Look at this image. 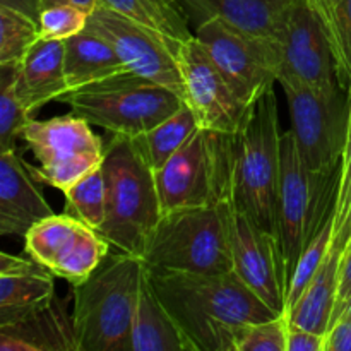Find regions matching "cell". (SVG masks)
<instances>
[{"mask_svg": "<svg viewBox=\"0 0 351 351\" xmlns=\"http://www.w3.org/2000/svg\"><path fill=\"white\" fill-rule=\"evenodd\" d=\"M351 237V225H346L339 232H335L332 243L326 256L324 263L319 267L315 276L305 288L297 304L287 312L288 321L308 331L324 335L331 326L338 302L339 278H341V264L345 257Z\"/></svg>", "mask_w": 351, "mask_h": 351, "instance_id": "44dd1931", "label": "cell"}, {"mask_svg": "<svg viewBox=\"0 0 351 351\" xmlns=\"http://www.w3.org/2000/svg\"><path fill=\"white\" fill-rule=\"evenodd\" d=\"M58 101L72 113L110 134L136 137L173 115L184 98L146 77L127 72L105 82L67 93Z\"/></svg>", "mask_w": 351, "mask_h": 351, "instance_id": "ba28073f", "label": "cell"}, {"mask_svg": "<svg viewBox=\"0 0 351 351\" xmlns=\"http://www.w3.org/2000/svg\"><path fill=\"white\" fill-rule=\"evenodd\" d=\"M88 27L112 45L134 74L158 82L184 98V82L177 62L180 43L103 5L93 10Z\"/></svg>", "mask_w": 351, "mask_h": 351, "instance_id": "5bb4252c", "label": "cell"}, {"mask_svg": "<svg viewBox=\"0 0 351 351\" xmlns=\"http://www.w3.org/2000/svg\"><path fill=\"white\" fill-rule=\"evenodd\" d=\"M339 317H351V295L348 298H346L345 300V304L341 305V307L338 308V311L335 312V315H332V321H331V324L335 321H338ZM329 328H331V326H329Z\"/></svg>", "mask_w": 351, "mask_h": 351, "instance_id": "ab89813d", "label": "cell"}, {"mask_svg": "<svg viewBox=\"0 0 351 351\" xmlns=\"http://www.w3.org/2000/svg\"><path fill=\"white\" fill-rule=\"evenodd\" d=\"M233 202L264 230H274L281 167V134L274 88L254 101L249 120L233 136Z\"/></svg>", "mask_w": 351, "mask_h": 351, "instance_id": "8992f818", "label": "cell"}, {"mask_svg": "<svg viewBox=\"0 0 351 351\" xmlns=\"http://www.w3.org/2000/svg\"><path fill=\"white\" fill-rule=\"evenodd\" d=\"M55 215L23 160V149L0 153V235L23 237Z\"/></svg>", "mask_w": 351, "mask_h": 351, "instance_id": "e0dca14e", "label": "cell"}, {"mask_svg": "<svg viewBox=\"0 0 351 351\" xmlns=\"http://www.w3.org/2000/svg\"><path fill=\"white\" fill-rule=\"evenodd\" d=\"M173 2H178V0H173Z\"/></svg>", "mask_w": 351, "mask_h": 351, "instance_id": "60d3db41", "label": "cell"}, {"mask_svg": "<svg viewBox=\"0 0 351 351\" xmlns=\"http://www.w3.org/2000/svg\"><path fill=\"white\" fill-rule=\"evenodd\" d=\"M0 7L16 10L38 23L43 10V0H0Z\"/></svg>", "mask_w": 351, "mask_h": 351, "instance_id": "8d00e7d4", "label": "cell"}, {"mask_svg": "<svg viewBox=\"0 0 351 351\" xmlns=\"http://www.w3.org/2000/svg\"><path fill=\"white\" fill-rule=\"evenodd\" d=\"M324 351H351V317H339L324 338Z\"/></svg>", "mask_w": 351, "mask_h": 351, "instance_id": "d590c367", "label": "cell"}, {"mask_svg": "<svg viewBox=\"0 0 351 351\" xmlns=\"http://www.w3.org/2000/svg\"><path fill=\"white\" fill-rule=\"evenodd\" d=\"M350 243H351V237H350Z\"/></svg>", "mask_w": 351, "mask_h": 351, "instance_id": "b9f144b4", "label": "cell"}, {"mask_svg": "<svg viewBox=\"0 0 351 351\" xmlns=\"http://www.w3.org/2000/svg\"><path fill=\"white\" fill-rule=\"evenodd\" d=\"M233 273L278 315L287 314L288 271L276 233L233 209Z\"/></svg>", "mask_w": 351, "mask_h": 351, "instance_id": "9a60e30c", "label": "cell"}, {"mask_svg": "<svg viewBox=\"0 0 351 351\" xmlns=\"http://www.w3.org/2000/svg\"><path fill=\"white\" fill-rule=\"evenodd\" d=\"M17 65H0V153L16 149L33 115L16 91Z\"/></svg>", "mask_w": 351, "mask_h": 351, "instance_id": "f1b7e54d", "label": "cell"}, {"mask_svg": "<svg viewBox=\"0 0 351 351\" xmlns=\"http://www.w3.org/2000/svg\"><path fill=\"white\" fill-rule=\"evenodd\" d=\"M291 113V132L300 156L312 170L329 171L343 165L348 136L350 95L341 84L314 88L295 75H278Z\"/></svg>", "mask_w": 351, "mask_h": 351, "instance_id": "9c48e42d", "label": "cell"}, {"mask_svg": "<svg viewBox=\"0 0 351 351\" xmlns=\"http://www.w3.org/2000/svg\"><path fill=\"white\" fill-rule=\"evenodd\" d=\"M194 34L247 105H254L278 82L280 43L249 36L218 17L199 24Z\"/></svg>", "mask_w": 351, "mask_h": 351, "instance_id": "8fae6325", "label": "cell"}, {"mask_svg": "<svg viewBox=\"0 0 351 351\" xmlns=\"http://www.w3.org/2000/svg\"><path fill=\"white\" fill-rule=\"evenodd\" d=\"M146 264L132 254H108L84 281L72 285L79 351H130V329Z\"/></svg>", "mask_w": 351, "mask_h": 351, "instance_id": "7a4b0ae2", "label": "cell"}, {"mask_svg": "<svg viewBox=\"0 0 351 351\" xmlns=\"http://www.w3.org/2000/svg\"><path fill=\"white\" fill-rule=\"evenodd\" d=\"M64 195L65 215L95 230L101 228L106 218V182L103 165L79 178Z\"/></svg>", "mask_w": 351, "mask_h": 351, "instance_id": "83f0119b", "label": "cell"}, {"mask_svg": "<svg viewBox=\"0 0 351 351\" xmlns=\"http://www.w3.org/2000/svg\"><path fill=\"white\" fill-rule=\"evenodd\" d=\"M283 72L314 88L339 84L329 41L307 0L291 2L281 40L280 74Z\"/></svg>", "mask_w": 351, "mask_h": 351, "instance_id": "2e32d148", "label": "cell"}, {"mask_svg": "<svg viewBox=\"0 0 351 351\" xmlns=\"http://www.w3.org/2000/svg\"><path fill=\"white\" fill-rule=\"evenodd\" d=\"M64 45L67 93L88 89L117 75L132 72L117 55L112 45L89 27L65 40Z\"/></svg>", "mask_w": 351, "mask_h": 351, "instance_id": "603a6c76", "label": "cell"}, {"mask_svg": "<svg viewBox=\"0 0 351 351\" xmlns=\"http://www.w3.org/2000/svg\"><path fill=\"white\" fill-rule=\"evenodd\" d=\"M130 351H194L146 274L130 329Z\"/></svg>", "mask_w": 351, "mask_h": 351, "instance_id": "cb8c5ba5", "label": "cell"}, {"mask_svg": "<svg viewBox=\"0 0 351 351\" xmlns=\"http://www.w3.org/2000/svg\"><path fill=\"white\" fill-rule=\"evenodd\" d=\"M288 315H276L249 324L237 341L235 351H287Z\"/></svg>", "mask_w": 351, "mask_h": 351, "instance_id": "d6a6232c", "label": "cell"}, {"mask_svg": "<svg viewBox=\"0 0 351 351\" xmlns=\"http://www.w3.org/2000/svg\"><path fill=\"white\" fill-rule=\"evenodd\" d=\"M341 167L329 171L312 170L300 156L291 130L281 134V167L276 194L274 230L291 276L305 247L312 242L338 201ZM290 281V280H288Z\"/></svg>", "mask_w": 351, "mask_h": 351, "instance_id": "5b68a950", "label": "cell"}, {"mask_svg": "<svg viewBox=\"0 0 351 351\" xmlns=\"http://www.w3.org/2000/svg\"><path fill=\"white\" fill-rule=\"evenodd\" d=\"M21 139L40 161V167L27 163L31 175L40 184L62 192L101 167L105 160L101 137L93 132L91 123L72 112L48 120L31 119Z\"/></svg>", "mask_w": 351, "mask_h": 351, "instance_id": "30bf717a", "label": "cell"}, {"mask_svg": "<svg viewBox=\"0 0 351 351\" xmlns=\"http://www.w3.org/2000/svg\"><path fill=\"white\" fill-rule=\"evenodd\" d=\"M233 199L163 213L143 261L149 269L177 273H230Z\"/></svg>", "mask_w": 351, "mask_h": 351, "instance_id": "277c9868", "label": "cell"}, {"mask_svg": "<svg viewBox=\"0 0 351 351\" xmlns=\"http://www.w3.org/2000/svg\"><path fill=\"white\" fill-rule=\"evenodd\" d=\"M0 351H79L65 302L55 295L43 308L0 326Z\"/></svg>", "mask_w": 351, "mask_h": 351, "instance_id": "ffe728a7", "label": "cell"}, {"mask_svg": "<svg viewBox=\"0 0 351 351\" xmlns=\"http://www.w3.org/2000/svg\"><path fill=\"white\" fill-rule=\"evenodd\" d=\"M60 3H71V5L81 7L86 12L91 14L99 5V0H43V9L51 5H60Z\"/></svg>", "mask_w": 351, "mask_h": 351, "instance_id": "f35d334b", "label": "cell"}, {"mask_svg": "<svg viewBox=\"0 0 351 351\" xmlns=\"http://www.w3.org/2000/svg\"><path fill=\"white\" fill-rule=\"evenodd\" d=\"M99 5L136 21L175 43L194 38L187 14L173 0H99Z\"/></svg>", "mask_w": 351, "mask_h": 351, "instance_id": "d4e9b609", "label": "cell"}, {"mask_svg": "<svg viewBox=\"0 0 351 351\" xmlns=\"http://www.w3.org/2000/svg\"><path fill=\"white\" fill-rule=\"evenodd\" d=\"M177 62L184 82V101L194 112L201 129L235 136L249 120L250 108L216 67L195 38L177 48Z\"/></svg>", "mask_w": 351, "mask_h": 351, "instance_id": "7c38bea8", "label": "cell"}, {"mask_svg": "<svg viewBox=\"0 0 351 351\" xmlns=\"http://www.w3.org/2000/svg\"><path fill=\"white\" fill-rule=\"evenodd\" d=\"M40 38L36 21L0 7V65H19Z\"/></svg>", "mask_w": 351, "mask_h": 351, "instance_id": "f546056e", "label": "cell"}, {"mask_svg": "<svg viewBox=\"0 0 351 351\" xmlns=\"http://www.w3.org/2000/svg\"><path fill=\"white\" fill-rule=\"evenodd\" d=\"M350 95V117H348V136H346V147L343 154L341 182H339L338 201L335 209V232H339L346 225H351V86Z\"/></svg>", "mask_w": 351, "mask_h": 351, "instance_id": "836d02e7", "label": "cell"}, {"mask_svg": "<svg viewBox=\"0 0 351 351\" xmlns=\"http://www.w3.org/2000/svg\"><path fill=\"white\" fill-rule=\"evenodd\" d=\"M89 16L91 14L86 12L84 9L71 5V3L47 7L41 10L40 21H38L40 36L43 40H69L88 27Z\"/></svg>", "mask_w": 351, "mask_h": 351, "instance_id": "1f68e13d", "label": "cell"}, {"mask_svg": "<svg viewBox=\"0 0 351 351\" xmlns=\"http://www.w3.org/2000/svg\"><path fill=\"white\" fill-rule=\"evenodd\" d=\"M291 2L293 0H178L194 27L218 17L249 36L280 45Z\"/></svg>", "mask_w": 351, "mask_h": 351, "instance_id": "ac0fdd59", "label": "cell"}, {"mask_svg": "<svg viewBox=\"0 0 351 351\" xmlns=\"http://www.w3.org/2000/svg\"><path fill=\"white\" fill-rule=\"evenodd\" d=\"M324 29L336 64V75L346 91L351 86V0H307Z\"/></svg>", "mask_w": 351, "mask_h": 351, "instance_id": "4316f807", "label": "cell"}, {"mask_svg": "<svg viewBox=\"0 0 351 351\" xmlns=\"http://www.w3.org/2000/svg\"><path fill=\"white\" fill-rule=\"evenodd\" d=\"M332 237H335V215L329 216L328 221L324 223L317 235L312 239V242L305 247L302 252L300 259L297 261L293 273H291L290 281H288V297H287V312L293 307L308 287L312 278L319 271V267L324 263L326 256L329 252V247L332 243Z\"/></svg>", "mask_w": 351, "mask_h": 351, "instance_id": "4dcf8cb0", "label": "cell"}, {"mask_svg": "<svg viewBox=\"0 0 351 351\" xmlns=\"http://www.w3.org/2000/svg\"><path fill=\"white\" fill-rule=\"evenodd\" d=\"M233 136L199 129L154 171L161 215L233 199Z\"/></svg>", "mask_w": 351, "mask_h": 351, "instance_id": "52a82bcc", "label": "cell"}, {"mask_svg": "<svg viewBox=\"0 0 351 351\" xmlns=\"http://www.w3.org/2000/svg\"><path fill=\"white\" fill-rule=\"evenodd\" d=\"M324 335L308 331L288 321L287 351H324Z\"/></svg>", "mask_w": 351, "mask_h": 351, "instance_id": "e575fe53", "label": "cell"}, {"mask_svg": "<svg viewBox=\"0 0 351 351\" xmlns=\"http://www.w3.org/2000/svg\"><path fill=\"white\" fill-rule=\"evenodd\" d=\"M106 218L99 235L117 250L143 257L161 218L156 178L130 137L112 134L105 143Z\"/></svg>", "mask_w": 351, "mask_h": 351, "instance_id": "3957f363", "label": "cell"}, {"mask_svg": "<svg viewBox=\"0 0 351 351\" xmlns=\"http://www.w3.org/2000/svg\"><path fill=\"white\" fill-rule=\"evenodd\" d=\"M351 295V243L348 242L345 257L341 264V278H339V290H338V302H336L335 312L345 304V300ZM335 315V314H332Z\"/></svg>", "mask_w": 351, "mask_h": 351, "instance_id": "74e56055", "label": "cell"}, {"mask_svg": "<svg viewBox=\"0 0 351 351\" xmlns=\"http://www.w3.org/2000/svg\"><path fill=\"white\" fill-rule=\"evenodd\" d=\"M147 276L194 351H235L247 326L278 315L233 271L202 274L147 267Z\"/></svg>", "mask_w": 351, "mask_h": 351, "instance_id": "6da1fadb", "label": "cell"}, {"mask_svg": "<svg viewBox=\"0 0 351 351\" xmlns=\"http://www.w3.org/2000/svg\"><path fill=\"white\" fill-rule=\"evenodd\" d=\"M64 55V41L40 38L17 65L16 91L31 115L67 93Z\"/></svg>", "mask_w": 351, "mask_h": 351, "instance_id": "7402d4cb", "label": "cell"}, {"mask_svg": "<svg viewBox=\"0 0 351 351\" xmlns=\"http://www.w3.org/2000/svg\"><path fill=\"white\" fill-rule=\"evenodd\" d=\"M199 129L194 112L184 103L173 115L147 132L130 137V141L151 170L158 171Z\"/></svg>", "mask_w": 351, "mask_h": 351, "instance_id": "484cf974", "label": "cell"}, {"mask_svg": "<svg viewBox=\"0 0 351 351\" xmlns=\"http://www.w3.org/2000/svg\"><path fill=\"white\" fill-rule=\"evenodd\" d=\"M98 230L64 215L41 219L24 235V250L55 276L77 285L91 276L110 254Z\"/></svg>", "mask_w": 351, "mask_h": 351, "instance_id": "4fadbf2b", "label": "cell"}, {"mask_svg": "<svg viewBox=\"0 0 351 351\" xmlns=\"http://www.w3.org/2000/svg\"><path fill=\"white\" fill-rule=\"evenodd\" d=\"M53 276L33 257L0 254V326L50 304L57 295Z\"/></svg>", "mask_w": 351, "mask_h": 351, "instance_id": "d6986e66", "label": "cell"}]
</instances>
